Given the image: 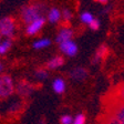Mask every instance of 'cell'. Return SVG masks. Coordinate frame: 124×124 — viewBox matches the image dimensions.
<instances>
[{
    "label": "cell",
    "instance_id": "8",
    "mask_svg": "<svg viewBox=\"0 0 124 124\" xmlns=\"http://www.w3.org/2000/svg\"><path fill=\"white\" fill-rule=\"evenodd\" d=\"M44 23H46V18H44V17L32 21V22L29 23L28 26L26 27V34L27 36H36V34L39 33L40 30L43 28Z\"/></svg>",
    "mask_w": 124,
    "mask_h": 124
},
{
    "label": "cell",
    "instance_id": "24",
    "mask_svg": "<svg viewBox=\"0 0 124 124\" xmlns=\"http://www.w3.org/2000/svg\"><path fill=\"white\" fill-rule=\"evenodd\" d=\"M98 2H100V3H108V0H96Z\"/></svg>",
    "mask_w": 124,
    "mask_h": 124
},
{
    "label": "cell",
    "instance_id": "16",
    "mask_svg": "<svg viewBox=\"0 0 124 124\" xmlns=\"http://www.w3.org/2000/svg\"><path fill=\"white\" fill-rule=\"evenodd\" d=\"M94 19H95L94 16H93L91 12H89V11H84V12H82L80 15V21L82 23H84V24H88V26L94 20Z\"/></svg>",
    "mask_w": 124,
    "mask_h": 124
},
{
    "label": "cell",
    "instance_id": "2",
    "mask_svg": "<svg viewBox=\"0 0 124 124\" xmlns=\"http://www.w3.org/2000/svg\"><path fill=\"white\" fill-rule=\"evenodd\" d=\"M104 115L112 119L116 124H124V102L113 101Z\"/></svg>",
    "mask_w": 124,
    "mask_h": 124
},
{
    "label": "cell",
    "instance_id": "21",
    "mask_svg": "<svg viewBox=\"0 0 124 124\" xmlns=\"http://www.w3.org/2000/svg\"><path fill=\"white\" fill-rule=\"evenodd\" d=\"M61 13H62V19L65 22H69L73 17V12L70 9H63V11H61Z\"/></svg>",
    "mask_w": 124,
    "mask_h": 124
},
{
    "label": "cell",
    "instance_id": "17",
    "mask_svg": "<svg viewBox=\"0 0 124 124\" xmlns=\"http://www.w3.org/2000/svg\"><path fill=\"white\" fill-rule=\"evenodd\" d=\"M12 46V40L11 39H6L0 43V54H6L10 48Z\"/></svg>",
    "mask_w": 124,
    "mask_h": 124
},
{
    "label": "cell",
    "instance_id": "13",
    "mask_svg": "<svg viewBox=\"0 0 124 124\" xmlns=\"http://www.w3.org/2000/svg\"><path fill=\"white\" fill-rule=\"evenodd\" d=\"M64 64V58L61 55H55V57L51 58L46 63V68L50 70H55L61 68L62 65Z\"/></svg>",
    "mask_w": 124,
    "mask_h": 124
},
{
    "label": "cell",
    "instance_id": "19",
    "mask_svg": "<svg viewBox=\"0 0 124 124\" xmlns=\"http://www.w3.org/2000/svg\"><path fill=\"white\" fill-rule=\"evenodd\" d=\"M86 123V117L83 113H78L75 116H73L72 124H85Z\"/></svg>",
    "mask_w": 124,
    "mask_h": 124
},
{
    "label": "cell",
    "instance_id": "6",
    "mask_svg": "<svg viewBox=\"0 0 124 124\" xmlns=\"http://www.w3.org/2000/svg\"><path fill=\"white\" fill-rule=\"evenodd\" d=\"M33 90H34L33 85L31 84L30 82H27L24 80L19 81L17 83V85H16V91H17V93H18L19 96H21V98H28V96H30L32 94V92H33Z\"/></svg>",
    "mask_w": 124,
    "mask_h": 124
},
{
    "label": "cell",
    "instance_id": "20",
    "mask_svg": "<svg viewBox=\"0 0 124 124\" xmlns=\"http://www.w3.org/2000/svg\"><path fill=\"white\" fill-rule=\"evenodd\" d=\"M73 116L70 114H63L60 116V124H72Z\"/></svg>",
    "mask_w": 124,
    "mask_h": 124
},
{
    "label": "cell",
    "instance_id": "10",
    "mask_svg": "<svg viewBox=\"0 0 124 124\" xmlns=\"http://www.w3.org/2000/svg\"><path fill=\"white\" fill-rule=\"evenodd\" d=\"M108 46H106L105 44H101L98 49H96L95 53H94V55H93V58H92V64H98V63H100V62L108 55Z\"/></svg>",
    "mask_w": 124,
    "mask_h": 124
},
{
    "label": "cell",
    "instance_id": "25",
    "mask_svg": "<svg viewBox=\"0 0 124 124\" xmlns=\"http://www.w3.org/2000/svg\"><path fill=\"white\" fill-rule=\"evenodd\" d=\"M2 70H3V64L0 62V73H1V71H2Z\"/></svg>",
    "mask_w": 124,
    "mask_h": 124
},
{
    "label": "cell",
    "instance_id": "7",
    "mask_svg": "<svg viewBox=\"0 0 124 124\" xmlns=\"http://www.w3.org/2000/svg\"><path fill=\"white\" fill-rule=\"evenodd\" d=\"M69 77L75 82H82L89 77V71L84 67H75L69 71Z\"/></svg>",
    "mask_w": 124,
    "mask_h": 124
},
{
    "label": "cell",
    "instance_id": "18",
    "mask_svg": "<svg viewBox=\"0 0 124 124\" xmlns=\"http://www.w3.org/2000/svg\"><path fill=\"white\" fill-rule=\"evenodd\" d=\"M34 77L38 80L42 81V80H46V78L49 77V73H48V71L46 69H37L36 72H34Z\"/></svg>",
    "mask_w": 124,
    "mask_h": 124
},
{
    "label": "cell",
    "instance_id": "15",
    "mask_svg": "<svg viewBox=\"0 0 124 124\" xmlns=\"http://www.w3.org/2000/svg\"><path fill=\"white\" fill-rule=\"evenodd\" d=\"M112 99H113V101H116V102H124V82L117 85Z\"/></svg>",
    "mask_w": 124,
    "mask_h": 124
},
{
    "label": "cell",
    "instance_id": "12",
    "mask_svg": "<svg viewBox=\"0 0 124 124\" xmlns=\"http://www.w3.org/2000/svg\"><path fill=\"white\" fill-rule=\"evenodd\" d=\"M62 19V13L57 7H52L46 13V20L50 23H58Z\"/></svg>",
    "mask_w": 124,
    "mask_h": 124
},
{
    "label": "cell",
    "instance_id": "11",
    "mask_svg": "<svg viewBox=\"0 0 124 124\" xmlns=\"http://www.w3.org/2000/svg\"><path fill=\"white\" fill-rule=\"evenodd\" d=\"M67 89V83L63 78H55L52 81V90L57 94H63Z\"/></svg>",
    "mask_w": 124,
    "mask_h": 124
},
{
    "label": "cell",
    "instance_id": "9",
    "mask_svg": "<svg viewBox=\"0 0 124 124\" xmlns=\"http://www.w3.org/2000/svg\"><path fill=\"white\" fill-rule=\"evenodd\" d=\"M73 36H74V31H73L72 28H70V27H62L59 30V32H58L55 41L60 44V43H62V42L72 40Z\"/></svg>",
    "mask_w": 124,
    "mask_h": 124
},
{
    "label": "cell",
    "instance_id": "3",
    "mask_svg": "<svg viewBox=\"0 0 124 124\" xmlns=\"http://www.w3.org/2000/svg\"><path fill=\"white\" fill-rule=\"evenodd\" d=\"M16 85L9 74L0 75V99H8L13 94Z\"/></svg>",
    "mask_w": 124,
    "mask_h": 124
},
{
    "label": "cell",
    "instance_id": "26",
    "mask_svg": "<svg viewBox=\"0 0 124 124\" xmlns=\"http://www.w3.org/2000/svg\"><path fill=\"white\" fill-rule=\"evenodd\" d=\"M0 43H1V34H0Z\"/></svg>",
    "mask_w": 124,
    "mask_h": 124
},
{
    "label": "cell",
    "instance_id": "5",
    "mask_svg": "<svg viewBox=\"0 0 124 124\" xmlns=\"http://www.w3.org/2000/svg\"><path fill=\"white\" fill-rule=\"evenodd\" d=\"M60 51L62 53L67 55V57H75L78 54V51H79V48H78V44L75 43L73 40H69V41L62 42V43L59 44Z\"/></svg>",
    "mask_w": 124,
    "mask_h": 124
},
{
    "label": "cell",
    "instance_id": "1",
    "mask_svg": "<svg viewBox=\"0 0 124 124\" xmlns=\"http://www.w3.org/2000/svg\"><path fill=\"white\" fill-rule=\"evenodd\" d=\"M46 11V5L41 1L29 3L27 6H23L20 10V18L23 23L28 26L32 21L37 20L39 18H42Z\"/></svg>",
    "mask_w": 124,
    "mask_h": 124
},
{
    "label": "cell",
    "instance_id": "22",
    "mask_svg": "<svg viewBox=\"0 0 124 124\" xmlns=\"http://www.w3.org/2000/svg\"><path fill=\"white\" fill-rule=\"evenodd\" d=\"M21 108H22V103H21V102H16V103H13L12 105L10 106L9 111H10V113H19Z\"/></svg>",
    "mask_w": 124,
    "mask_h": 124
},
{
    "label": "cell",
    "instance_id": "14",
    "mask_svg": "<svg viewBox=\"0 0 124 124\" xmlns=\"http://www.w3.org/2000/svg\"><path fill=\"white\" fill-rule=\"evenodd\" d=\"M51 46V40L49 38H41L39 40H36L32 44L33 49L36 50H42V49H46L48 46Z\"/></svg>",
    "mask_w": 124,
    "mask_h": 124
},
{
    "label": "cell",
    "instance_id": "4",
    "mask_svg": "<svg viewBox=\"0 0 124 124\" xmlns=\"http://www.w3.org/2000/svg\"><path fill=\"white\" fill-rule=\"evenodd\" d=\"M16 32V22L11 17H3L0 19V34L7 39H11Z\"/></svg>",
    "mask_w": 124,
    "mask_h": 124
},
{
    "label": "cell",
    "instance_id": "23",
    "mask_svg": "<svg viewBox=\"0 0 124 124\" xmlns=\"http://www.w3.org/2000/svg\"><path fill=\"white\" fill-rule=\"evenodd\" d=\"M89 27H90V29L91 30H93V31H96V30H99L100 29V27H101V22H100V20L99 19H94V20L92 21V22L89 24Z\"/></svg>",
    "mask_w": 124,
    "mask_h": 124
}]
</instances>
